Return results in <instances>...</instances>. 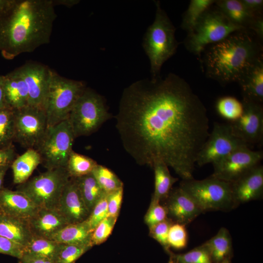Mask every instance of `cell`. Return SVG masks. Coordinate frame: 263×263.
Listing matches in <instances>:
<instances>
[{
    "mask_svg": "<svg viewBox=\"0 0 263 263\" xmlns=\"http://www.w3.org/2000/svg\"><path fill=\"white\" fill-rule=\"evenodd\" d=\"M126 151L139 165L160 161L182 180L193 179L209 134L207 109L189 84L170 73L124 89L115 116Z\"/></svg>",
    "mask_w": 263,
    "mask_h": 263,
    "instance_id": "cell-1",
    "label": "cell"
},
{
    "mask_svg": "<svg viewBox=\"0 0 263 263\" xmlns=\"http://www.w3.org/2000/svg\"><path fill=\"white\" fill-rule=\"evenodd\" d=\"M57 15L52 0H11L0 16V53L11 60L50 40Z\"/></svg>",
    "mask_w": 263,
    "mask_h": 263,
    "instance_id": "cell-2",
    "label": "cell"
},
{
    "mask_svg": "<svg viewBox=\"0 0 263 263\" xmlns=\"http://www.w3.org/2000/svg\"><path fill=\"white\" fill-rule=\"evenodd\" d=\"M262 42L252 32L244 29L207 46L199 59L206 76L223 86L238 83L263 57Z\"/></svg>",
    "mask_w": 263,
    "mask_h": 263,
    "instance_id": "cell-3",
    "label": "cell"
},
{
    "mask_svg": "<svg viewBox=\"0 0 263 263\" xmlns=\"http://www.w3.org/2000/svg\"><path fill=\"white\" fill-rule=\"evenodd\" d=\"M155 3L154 20L147 29L143 43L150 62L151 78L160 76L163 65L176 53L180 44L175 38L176 28L160 1Z\"/></svg>",
    "mask_w": 263,
    "mask_h": 263,
    "instance_id": "cell-4",
    "label": "cell"
},
{
    "mask_svg": "<svg viewBox=\"0 0 263 263\" xmlns=\"http://www.w3.org/2000/svg\"><path fill=\"white\" fill-rule=\"evenodd\" d=\"M233 24L214 4L201 17L184 41L187 50L199 59L205 49L231 33L244 30Z\"/></svg>",
    "mask_w": 263,
    "mask_h": 263,
    "instance_id": "cell-5",
    "label": "cell"
},
{
    "mask_svg": "<svg viewBox=\"0 0 263 263\" xmlns=\"http://www.w3.org/2000/svg\"><path fill=\"white\" fill-rule=\"evenodd\" d=\"M86 88L84 82L67 78L52 71L44 106L48 128L68 118Z\"/></svg>",
    "mask_w": 263,
    "mask_h": 263,
    "instance_id": "cell-6",
    "label": "cell"
},
{
    "mask_svg": "<svg viewBox=\"0 0 263 263\" xmlns=\"http://www.w3.org/2000/svg\"><path fill=\"white\" fill-rule=\"evenodd\" d=\"M179 186L192 199L203 213L228 211L236 207L229 183L210 176L203 180H182Z\"/></svg>",
    "mask_w": 263,
    "mask_h": 263,
    "instance_id": "cell-7",
    "label": "cell"
},
{
    "mask_svg": "<svg viewBox=\"0 0 263 263\" xmlns=\"http://www.w3.org/2000/svg\"><path fill=\"white\" fill-rule=\"evenodd\" d=\"M111 117L102 96L86 87L76 101L67 119L76 138L92 134Z\"/></svg>",
    "mask_w": 263,
    "mask_h": 263,
    "instance_id": "cell-8",
    "label": "cell"
},
{
    "mask_svg": "<svg viewBox=\"0 0 263 263\" xmlns=\"http://www.w3.org/2000/svg\"><path fill=\"white\" fill-rule=\"evenodd\" d=\"M70 178L66 168L47 169L19 185L17 190L25 194L39 208L55 209Z\"/></svg>",
    "mask_w": 263,
    "mask_h": 263,
    "instance_id": "cell-9",
    "label": "cell"
},
{
    "mask_svg": "<svg viewBox=\"0 0 263 263\" xmlns=\"http://www.w3.org/2000/svg\"><path fill=\"white\" fill-rule=\"evenodd\" d=\"M75 137L68 119L52 127L47 132L36 150L41 163L47 169L66 168L69 157L73 151Z\"/></svg>",
    "mask_w": 263,
    "mask_h": 263,
    "instance_id": "cell-10",
    "label": "cell"
},
{
    "mask_svg": "<svg viewBox=\"0 0 263 263\" xmlns=\"http://www.w3.org/2000/svg\"><path fill=\"white\" fill-rule=\"evenodd\" d=\"M14 110V140L23 147L36 149L48 129L44 110L30 106Z\"/></svg>",
    "mask_w": 263,
    "mask_h": 263,
    "instance_id": "cell-11",
    "label": "cell"
},
{
    "mask_svg": "<svg viewBox=\"0 0 263 263\" xmlns=\"http://www.w3.org/2000/svg\"><path fill=\"white\" fill-rule=\"evenodd\" d=\"M244 147L249 146L233 134L228 123L215 122L198 153L196 164L200 167L213 164Z\"/></svg>",
    "mask_w": 263,
    "mask_h": 263,
    "instance_id": "cell-12",
    "label": "cell"
},
{
    "mask_svg": "<svg viewBox=\"0 0 263 263\" xmlns=\"http://www.w3.org/2000/svg\"><path fill=\"white\" fill-rule=\"evenodd\" d=\"M263 158L262 150H253L249 147L240 148L213 163L210 176L231 183L260 164Z\"/></svg>",
    "mask_w": 263,
    "mask_h": 263,
    "instance_id": "cell-13",
    "label": "cell"
},
{
    "mask_svg": "<svg viewBox=\"0 0 263 263\" xmlns=\"http://www.w3.org/2000/svg\"><path fill=\"white\" fill-rule=\"evenodd\" d=\"M243 112L239 118L228 122L233 134L247 145L262 144L263 140V106L243 99Z\"/></svg>",
    "mask_w": 263,
    "mask_h": 263,
    "instance_id": "cell-14",
    "label": "cell"
},
{
    "mask_svg": "<svg viewBox=\"0 0 263 263\" xmlns=\"http://www.w3.org/2000/svg\"><path fill=\"white\" fill-rule=\"evenodd\" d=\"M18 69L27 87L28 106L44 110L53 70L35 62L26 63Z\"/></svg>",
    "mask_w": 263,
    "mask_h": 263,
    "instance_id": "cell-15",
    "label": "cell"
},
{
    "mask_svg": "<svg viewBox=\"0 0 263 263\" xmlns=\"http://www.w3.org/2000/svg\"><path fill=\"white\" fill-rule=\"evenodd\" d=\"M164 201L168 217L174 223L187 225L203 213L192 199L179 186L172 188Z\"/></svg>",
    "mask_w": 263,
    "mask_h": 263,
    "instance_id": "cell-16",
    "label": "cell"
},
{
    "mask_svg": "<svg viewBox=\"0 0 263 263\" xmlns=\"http://www.w3.org/2000/svg\"><path fill=\"white\" fill-rule=\"evenodd\" d=\"M236 206L258 200L263 195V167L260 164L230 183Z\"/></svg>",
    "mask_w": 263,
    "mask_h": 263,
    "instance_id": "cell-17",
    "label": "cell"
},
{
    "mask_svg": "<svg viewBox=\"0 0 263 263\" xmlns=\"http://www.w3.org/2000/svg\"><path fill=\"white\" fill-rule=\"evenodd\" d=\"M56 209L69 224L84 222L89 216L90 213L75 178L71 177L65 186Z\"/></svg>",
    "mask_w": 263,
    "mask_h": 263,
    "instance_id": "cell-18",
    "label": "cell"
},
{
    "mask_svg": "<svg viewBox=\"0 0 263 263\" xmlns=\"http://www.w3.org/2000/svg\"><path fill=\"white\" fill-rule=\"evenodd\" d=\"M39 208L23 192L3 188L0 191V212L28 221Z\"/></svg>",
    "mask_w": 263,
    "mask_h": 263,
    "instance_id": "cell-19",
    "label": "cell"
},
{
    "mask_svg": "<svg viewBox=\"0 0 263 263\" xmlns=\"http://www.w3.org/2000/svg\"><path fill=\"white\" fill-rule=\"evenodd\" d=\"M28 223L33 236L50 239L69 224L56 209L39 208Z\"/></svg>",
    "mask_w": 263,
    "mask_h": 263,
    "instance_id": "cell-20",
    "label": "cell"
},
{
    "mask_svg": "<svg viewBox=\"0 0 263 263\" xmlns=\"http://www.w3.org/2000/svg\"><path fill=\"white\" fill-rule=\"evenodd\" d=\"M4 91L8 107L18 110L28 106L27 87L18 68L4 75Z\"/></svg>",
    "mask_w": 263,
    "mask_h": 263,
    "instance_id": "cell-21",
    "label": "cell"
},
{
    "mask_svg": "<svg viewBox=\"0 0 263 263\" xmlns=\"http://www.w3.org/2000/svg\"><path fill=\"white\" fill-rule=\"evenodd\" d=\"M238 83L243 99L263 104V57L249 68Z\"/></svg>",
    "mask_w": 263,
    "mask_h": 263,
    "instance_id": "cell-22",
    "label": "cell"
},
{
    "mask_svg": "<svg viewBox=\"0 0 263 263\" xmlns=\"http://www.w3.org/2000/svg\"><path fill=\"white\" fill-rule=\"evenodd\" d=\"M0 236L15 242L24 247L33 237L27 221L1 212Z\"/></svg>",
    "mask_w": 263,
    "mask_h": 263,
    "instance_id": "cell-23",
    "label": "cell"
},
{
    "mask_svg": "<svg viewBox=\"0 0 263 263\" xmlns=\"http://www.w3.org/2000/svg\"><path fill=\"white\" fill-rule=\"evenodd\" d=\"M92 232L84 221L66 225L50 239L59 244H73L92 247Z\"/></svg>",
    "mask_w": 263,
    "mask_h": 263,
    "instance_id": "cell-24",
    "label": "cell"
},
{
    "mask_svg": "<svg viewBox=\"0 0 263 263\" xmlns=\"http://www.w3.org/2000/svg\"><path fill=\"white\" fill-rule=\"evenodd\" d=\"M215 5L234 24L249 30L256 18L244 6L241 0H217Z\"/></svg>",
    "mask_w": 263,
    "mask_h": 263,
    "instance_id": "cell-25",
    "label": "cell"
},
{
    "mask_svg": "<svg viewBox=\"0 0 263 263\" xmlns=\"http://www.w3.org/2000/svg\"><path fill=\"white\" fill-rule=\"evenodd\" d=\"M40 163L38 152L33 148L27 149L23 154L17 157L11 165L14 183L20 185L27 181Z\"/></svg>",
    "mask_w": 263,
    "mask_h": 263,
    "instance_id": "cell-26",
    "label": "cell"
},
{
    "mask_svg": "<svg viewBox=\"0 0 263 263\" xmlns=\"http://www.w3.org/2000/svg\"><path fill=\"white\" fill-rule=\"evenodd\" d=\"M204 244L209 252L213 263H220L225 259L233 256L232 238L225 227H221L215 236Z\"/></svg>",
    "mask_w": 263,
    "mask_h": 263,
    "instance_id": "cell-27",
    "label": "cell"
},
{
    "mask_svg": "<svg viewBox=\"0 0 263 263\" xmlns=\"http://www.w3.org/2000/svg\"><path fill=\"white\" fill-rule=\"evenodd\" d=\"M152 168L154 174V191L151 198L161 202L167 198L178 178L170 174L169 167L162 161L155 162Z\"/></svg>",
    "mask_w": 263,
    "mask_h": 263,
    "instance_id": "cell-28",
    "label": "cell"
},
{
    "mask_svg": "<svg viewBox=\"0 0 263 263\" xmlns=\"http://www.w3.org/2000/svg\"><path fill=\"white\" fill-rule=\"evenodd\" d=\"M75 178L83 201L90 213L96 203L107 194L100 187L92 173Z\"/></svg>",
    "mask_w": 263,
    "mask_h": 263,
    "instance_id": "cell-29",
    "label": "cell"
},
{
    "mask_svg": "<svg viewBox=\"0 0 263 263\" xmlns=\"http://www.w3.org/2000/svg\"><path fill=\"white\" fill-rule=\"evenodd\" d=\"M59 246V243L51 239L33 236L24 246L23 255L55 261Z\"/></svg>",
    "mask_w": 263,
    "mask_h": 263,
    "instance_id": "cell-30",
    "label": "cell"
},
{
    "mask_svg": "<svg viewBox=\"0 0 263 263\" xmlns=\"http://www.w3.org/2000/svg\"><path fill=\"white\" fill-rule=\"evenodd\" d=\"M215 0H191L183 14L181 28L190 32L203 14L215 3Z\"/></svg>",
    "mask_w": 263,
    "mask_h": 263,
    "instance_id": "cell-31",
    "label": "cell"
},
{
    "mask_svg": "<svg viewBox=\"0 0 263 263\" xmlns=\"http://www.w3.org/2000/svg\"><path fill=\"white\" fill-rule=\"evenodd\" d=\"M97 164L92 158L73 151L66 168L71 177L77 178L91 173Z\"/></svg>",
    "mask_w": 263,
    "mask_h": 263,
    "instance_id": "cell-32",
    "label": "cell"
},
{
    "mask_svg": "<svg viewBox=\"0 0 263 263\" xmlns=\"http://www.w3.org/2000/svg\"><path fill=\"white\" fill-rule=\"evenodd\" d=\"M215 109L221 117L231 122L240 117L243 112V105L242 102L235 97L225 96L218 99Z\"/></svg>",
    "mask_w": 263,
    "mask_h": 263,
    "instance_id": "cell-33",
    "label": "cell"
},
{
    "mask_svg": "<svg viewBox=\"0 0 263 263\" xmlns=\"http://www.w3.org/2000/svg\"><path fill=\"white\" fill-rule=\"evenodd\" d=\"M92 173L107 194L123 187V182L117 176L104 166L97 164Z\"/></svg>",
    "mask_w": 263,
    "mask_h": 263,
    "instance_id": "cell-34",
    "label": "cell"
},
{
    "mask_svg": "<svg viewBox=\"0 0 263 263\" xmlns=\"http://www.w3.org/2000/svg\"><path fill=\"white\" fill-rule=\"evenodd\" d=\"M15 134V110L8 107L0 109V148L12 145Z\"/></svg>",
    "mask_w": 263,
    "mask_h": 263,
    "instance_id": "cell-35",
    "label": "cell"
},
{
    "mask_svg": "<svg viewBox=\"0 0 263 263\" xmlns=\"http://www.w3.org/2000/svg\"><path fill=\"white\" fill-rule=\"evenodd\" d=\"M91 248L89 246L59 244L55 262L56 263H74Z\"/></svg>",
    "mask_w": 263,
    "mask_h": 263,
    "instance_id": "cell-36",
    "label": "cell"
},
{
    "mask_svg": "<svg viewBox=\"0 0 263 263\" xmlns=\"http://www.w3.org/2000/svg\"><path fill=\"white\" fill-rule=\"evenodd\" d=\"M173 256L177 263H213L209 252L203 244L183 254Z\"/></svg>",
    "mask_w": 263,
    "mask_h": 263,
    "instance_id": "cell-37",
    "label": "cell"
},
{
    "mask_svg": "<svg viewBox=\"0 0 263 263\" xmlns=\"http://www.w3.org/2000/svg\"><path fill=\"white\" fill-rule=\"evenodd\" d=\"M117 219L116 217L107 216L96 226L92 233L93 246L100 244L107 240L112 233Z\"/></svg>",
    "mask_w": 263,
    "mask_h": 263,
    "instance_id": "cell-38",
    "label": "cell"
},
{
    "mask_svg": "<svg viewBox=\"0 0 263 263\" xmlns=\"http://www.w3.org/2000/svg\"><path fill=\"white\" fill-rule=\"evenodd\" d=\"M168 241L169 247L176 249L185 248L188 242L186 225L173 222L169 229Z\"/></svg>",
    "mask_w": 263,
    "mask_h": 263,
    "instance_id": "cell-39",
    "label": "cell"
},
{
    "mask_svg": "<svg viewBox=\"0 0 263 263\" xmlns=\"http://www.w3.org/2000/svg\"><path fill=\"white\" fill-rule=\"evenodd\" d=\"M173 222L168 218L166 220L149 227L150 236L159 243L169 254L171 251L168 238L169 227Z\"/></svg>",
    "mask_w": 263,
    "mask_h": 263,
    "instance_id": "cell-40",
    "label": "cell"
},
{
    "mask_svg": "<svg viewBox=\"0 0 263 263\" xmlns=\"http://www.w3.org/2000/svg\"><path fill=\"white\" fill-rule=\"evenodd\" d=\"M168 218L167 210L164 205L151 198L150 207L144 217V222L149 228Z\"/></svg>",
    "mask_w": 263,
    "mask_h": 263,
    "instance_id": "cell-41",
    "label": "cell"
},
{
    "mask_svg": "<svg viewBox=\"0 0 263 263\" xmlns=\"http://www.w3.org/2000/svg\"><path fill=\"white\" fill-rule=\"evenodd\" d=\"M107 216L108 205L106 194L96 203L85 221L90 228L93 231L96 226Z\"/></svg>",
    "mask_w": 263,
    "mask_h": 263,
    "instance_id": "cell-42",
    "label": "cell"
},
{
    "mask_svg": "<svg viewBox=\"0 0 263 263\" xmlns=\"http://www.w3.org/2000/svg\"><path fill=\"white\" fill-rule=\"evenodd\" d=\"M123 187L107 194L108 216L118 218L123 197Z\"/></svg>",
    "mask_w": 263,
    "mask_h": 263,
    "instance_id": "cell-43",
    "label": "cell"
},
{
    "mask_svg": "<svg viewBox=\"0 0 263 263\" xmlns=\"http://www.w3.org/2000/svg\"><path fill=\"white\" fill-rule=\"evenodd\" d=\"M24 253V247L5 237L0 236V253L21 258Z\"/></svg>",
    "mask_w": 263,
    "mask_h": 263,
    "instance_id": "cell-44",
    "label": "cell"
},
{
    "mask_svg": "<svg viewBox=\"0 0 263 263\" xmlns=\"http://www.w3.org/2000/svg\"><path fill=\"white\" fill-rule=\"evenodd\" d=\"M16 158V153L13 145L0 148V169L11 166Z\"/></svg>",
    "mask_w": 263,
    "mask_h": 263,
    "instance_id": "cell-45",
    "label": "cell"
},
{
    "mask_svg": "<svg viewBox=\"0 0 263 263\" xmlns=\"http://www.w3.org/2000/svg\"><path fill=\"white\" fill-rule=\"evenodd\" d=\"M245 8L255 16H263V0H241Z\"/></svg>",
    "mask_w": 263,
    "mask_h": 263,
    "instance_id": "cell-46",
    "label": "cell"
},
{
    "mask_svg": "<svg viewBox=\"0 0 263 263\" xmlns=\"http://www.w3.org/2000/svg\"><path fill=\"white\" fill-rule=\"evenodd\" d=\"M19 263H56L53 260L23 255Z\"/></svg>",
    "mask_w": 263,
    "mask_h": 263,
    "instance_id": "cell-47",
    "label": "cell"
},
{
    "mask_svg": "<svg viewBox=\"0 0 263 263\" xmlns=\"http://www.w3.org/2000/svg\"><path fill=\"white\" fill-rule=\"evenodd\" d=\"M6 107L4 91V75H0V109Z\"/></svg>",
    "mask_w": 263,
    "mask_h": 263,
    "instance_id": "cell-48",
    "label": "cell"
},
{
    "mask_svg": "<svg viewBox=\"0 0 263 263\" xmlns=\"http://www.w3.org/2000/svg\"><path fill=\"white\" fill-rule=\"evenodd\" d=\"M54 6L62 5L68 7H71L79 2L77 0H52Z\"/></svg>",
    "mask_w": 263,
    "mask_h": 263,
    "instance_id": "cell-49",
    "label": "cell"
},
{
    "mask_svg": "<svg viewBox=\"0 0 263 263\" xmlns=\"http://www.w3.org/2000/svg\"><path fill=\"white\" fill-rule=\"evenodd\" d=\"M9 167H5L0 169V191L2 189L3 179L6 172Z\"/></svg>",
    "mask_w": 263,
    "mask_h": 263,
    "instance_id": "cell-50",
    "label": "cell"
},
{
    "mask_svg": "<svg viewBox=\"0 0 263 263\" xmlns=\"http://www.w3.org/2000/svg\"><path fill=\"white\" fill-rule=\"evenodd\" d=\"M11 0H0V16L9 5Z\"/></svg>",
    "mask_w": 263,
    "mask_h": 263,
    "instance_id": "cell-51",
    "label": "cell"
},
{
    "mask_svg": "<svg viewBox=\"0 0 263 263\" xmlns=\"http://www.w3.org/2000/svg\"><path fill=\"white\" fill-rule=\"evenodd\" d=\"M169 258L167 263H177L175 258H174L173 256V253L172 252H171L169 254Z\"/></svg>",
    "mask_w": 263,
    "mask_h": 263,
    "instance_id": "cell-52",
    "label": "cell"
},
{
    "mask_svg": "<svg viewBox=\"0 0 263 263\" xmlns=\"http://www.w3.org/2000/svg\"><path fill=\"white\" fill-rule=\"evenodd\" d=\"M231 257H227L223 260L220 263H231Z\"/></svg>",
    "mask_w": 263,
    "mask_h": 263,
    "instance_id": "cell-53",
    "label": "cell"
}]
</instances>
